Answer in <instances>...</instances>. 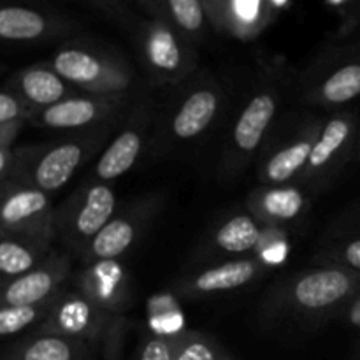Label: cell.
<instances>
[{"label": "cell", "instance_id": "4316f807", "mask_svg": "<svg viewBox=\"0 0 360 360\" xmlns=\"http://www.w3.org/2000/svg\"><path fill=\"white\" fill-rule=\"evenodd\" d=\"M174 338L176 360H236L214 338L195 330H179Z\"/></svg>", "mask_w": 360, "mask_h": 360}, {"label": "cell", "instance_id": "603a6c76", "mask_svg": "<svg viewBox=\"0 0 360 360\" xmlns=\"http://www.w3.org/2000/svg\"><path fill=\"white\" fill-rule=\"evenodd\" d=\"M144 125H146L144 120H141L136 125L122 130L115 141L102 151V157L95 165L97 181H115L134 167L143 151Z\"/></svg>", "mask_w": 360, "mask_h": 360}, {"label": "cell", "instance_id": "f1b7e54d", "mask_svg": "<svg viewBox=\"0 0 360 360\" xmlns=\"http://www.w3.org/2000/svg\"><path fill=\"white\" fill-rule=\"evenodd\" d=\"M323 257L329 262L343 266L360 274V234L341 239L340 243L330 246V250L323 252Z\"/></svg>", "mask_w": 360, "mask_h": 360}, {"label": "cell", "instance_id": "2e32d148", "mask_svg": "<svg viewBox=\"0 0 360 360\" xmlns=\"http://www.w3.org/2000/svg\"><path fill=\"white\" fill-rule=\"evenodd\" d=\"M74 288L83 292L90 301L111 315L123 311L129 306V276L116 260L86 264L74 280Z\"/></svg>", "mask_w": 360, "mask_h": 360}, {"label": "cell", "instance_id": "9a60e30c", "mask_svg": "<svg viewBox=\"0 0 360 360\" xmlns=\"http://www.w3.org/2000/svg\"><path fill=\"white\" fill-rule=\"evenodd\" d=\"M72 30L65 18L37 7L6 4L0 9V37L7 42H39Z\"/></svg>", "mask_w": 360, "mask_h": 360}, {"label": "cell", "instance_id": "484cf974", "mask_svg": "<svg viewBox=\"0 0 360 360\" xmlns=\"http://www.w3.org/2000/svg\"><path fill=\"white\" fill-rule=\"evenodd\" d=\"M171 21L186 39L195 44L207 34V18L200 0H157V14Z\"/></svg>", "mask_w": 360, "mask_h": 360}, {"label": "cell", "instance_id": "d6a6232c", "mask_svg": "<svg viewBox=\"0 0 360 360\" xmlns=\"http://www.w3.org/2000/svg\"><path fill=\"white\" fill-rule=\"evenodd\" d=\"M84 2H88L90 6L101 9L102 13H105L108 16L115 18V20L122 21V23H127L130 28H132L134 23H136V20L130 16L129 11L123 7V4L120 2V0H84Z\"/></svg>", "mask_w": 360, "mask_h": 360}, {"label": "cell", "instance_id": "5bb4252c", "mask_svg": "<svg viewBox=\"0 0 360 360\" xmlns=\"http://www.w3.org/2000/svg\"><path fill=\"white\" fill-rule=\"evenodd\" d=\"M4 90L16 95L34 112L79 95V91L67 83L48 62L25 67L20 72L13 74Z\"/></svg>", "mask_w": 360, "mask_h": 360}, {"label": "cell", "instance_id": "ac0fdd59", "mask_svg": "<svg viewBox=\"0 0 360 360\" xmlns=\"http://www.w3.org/2000/svg\"><path fill=\"white\" fill-rule=\"evenodd\" d=\"M153 206H141L130 210L129 213L115 214L112 220L98 232L83 253L84 264L102 262V260H116L125 255L134 243L141 238L143 227L150 220Z\"/></svg>", "mask_w": 360, "mask_h": 360}, {"label": "cell", "instance_id": "277c9868", "mask_svg": "<svg viewBox=\"0 0 360 360\" xmlns=\"http://www.w3.org/2000/svg\"><path fill=\"white\" fill-rule=\"evenodd\" d=\"M136 34L141 60L157 84H176L195 67L193 42L162 16L136 20Z\"/></svg>", "mask_w": 360, "mask_h": 360}, {"label": "cell", "instance_id": "4dcf8cb0", "mask_svg": "<svg viewBox=\"0 0 360 360\" xmlns=\"http://www.w3.org/2000/svg\"><path fill=\"white\" fill-rule=\"evenodd\" d=\"M139 360H176L172 334H150L141 345Z\"/></svg>", "mask_w": 360, "mask_h": 360}, {"label": "cell", "instance_id": "7a4b0ae2", "mask_svg": "<svg viewBox=\"0 0 360 360\" xmlns=\"http://www.w3.org/2000/svg\"><path fill=\"white\" fill-rule=\"evenodd\" d=\"M105 136V129H94L48 144L20 148L14 151V167L7 181L46 193L58 192L88 157L104 144Z\"/></svg>", "mask_w": 360, "mask_h": 360}, {"label": "cell", "instance_id": "52a82bcc", "mask_svg": "<svg viewBox=\"0 0 360 360\" xmlns=\"http://www.w3.org/2000/svg\"><path fill=\"white\" fill-rule=\"evenodd\" d=\"M360 118L355 112H338L327 120L313 146L308 165L297 178V185L322 188L357 153Z\"/></svg>", "mask_w": 360, "mask_h": 360}, {"label": "cell", "instance_id": "d4e9b609", "mask_svg": "<svg viewBox=\"0 0 360 360\" xmlns=\"http://www.w3.org/2000/svg\"><path fill=\"white\" fill-rule=\"evenodd\" d=\"M271 0H229L227 32L239 39L259 35L276 18Z\"/></svg>", "mask_w": 360, "mask_h": 360}, {"label": "cell", "instance_id": "ba28073f", "mask_svg": "<svg viewBox=\"0 0 360 360\" xmlns=\"http://www.w3.org/2000/svg\"><path fill=\"white\" fill-rule=\"evenodd\" d=\"M0 224L6 234L34 236L51 239L56 231V210L49 193L18 183H2L0 192Z\"/></svg>", "mask_w": 360, "mask_h": 360}, {"label": "cell", "instance_id": "ffe728a7", "mask_svg": "<svg viewBox=\"0 0 360 360\" xmlns=\"http://www.w3.org/2000/svg\"><path fill=\"white\" fill-rule=\"evenodd\" d=\"M306 195L295 185H262L248 195L250 213L266 227H281L295 221L306 210Z\"/></svg>", "mask_w": 360, "mask_h": 360}, {"label": "cell", "instance_id": "83f0119b", "mask_svg": "<svg viewBox=\"0 0 360 360\" xmlns=\"http://www.w3.org/2000/svg\"><path fill=\"white\" fill-rule=\"evenodd\" d=\"M55 299H51L48 302H42V304L7 306V308H0V336H16V334L23 333L25 329H28L32 326L41 327L42 322L48 319Z\"/></svg>", "mask_w": 360, "mask_h": 360}, {"label": "cell", "instance_id": "8992f818", "mask_svg": "<svg viewBox=\"0 0 360 360\" xmlns=\"http://www.w3.org/2000/svg\"><path fill=\"white\" fill-rule=\"evenodd\" d=\"M304 101L313 105L338 108L360 97V46L336 48L308 72Z\"/></svg>", "mask_w": 360, "mask_h": 360}, {"label": "cell", "instance_id": "30bf717a", "mask_svg": "<svg viewBox=\"0 0 360 360\" xmlns=\"http://www.w3.org/2000/svg\"><path fill=\"white\" fill-rule=\"evenodd\" d=\"M111 322V313L104 311L83 292L77 288H63L53 302L48 319L37 327V330L90 343L104 336Z\"/></svg>", "mask_w": 360, "mask_h": 360}, {"label": "cell", "instance_id": "8d00e7d4", "mask_svg": "<svg viewBox=\"0 0 360 360\" xmlns=\"http://www.w3.org/2000/svg\"><path fill=\"white\" fill-rule=\"evenodd\" d=\"M357 155L360 158V123H359V136H357Z\"/></svg>", "mask_w": 360, "mask_h": 360}, {"label": "cell", "instance_id": "7c38bea8", "mask_svg": "<svg viewBox=\"0 0 360 360\" xmlns=\"http://www.w3.org/2000/svg\"><path fill=\"white\" fill-rule=\"evenodd\" d=\"M70 259L65 253L53 252L41 266L13 280L4 281L0 308L7 306L42 304L55 299L70 278Z\"/></svg>", "mask_w": 360, "mask_h": 360}, {"label": "cell", "instance_id": "1f68e13d", "mask_svg": "<svg viewBox=\"0 0 360 360\" xmlns=\"http://www.w3.org/2000/svg\"><path fill=\"white\" fill-rule=\"evenodd\" d=\"M204 11H206L210 23L214 30L225 34L227 32V11L229 0H200Z\"/></svg>", "mask_w": 360, "mask_h": 360}, {"label": "cell", "instance_id": "7402d4cb", "mask_svg": "<svg viewBox=\"0 0 360 360\" xmlns=\"http://www.w3.org/2000/svg\"><path fill=\"white\" fill-rule=\"evenodd\" d=\"M51 253V239L2 232L0 271L6 281L13 280L41 266Z\"/></svg>", "mask_w": 360, "mask_h": 360}, {"label": "cell", "instance_id": "f546056e", "mask_svg": "<svg viewBox=\"0 0 360 360\" xmlns=\"http://www.w3.org/2000/svg\"><path fill=\"white\" fill-rule=\"evenodd\" d=\"M34 111L28 109L20 98L11 91H0V127L6 125H27Z\"/></svg>", "mask_w": 360, "mask_h": 360}, {"label": "cell", "instance_id": "d6986e66", "mask_svg": "<svg viewBox=\"0 0 360 360\" xmlns=\"http://www.w3.org/2000/svg\"><path fill=\"white\" fill-rule=\"evenodd\" d=\"M221 98V90L211 81L192 88L171 116V136L178 141H190L202 136L213 125L220 111Z\"/></svg>", "mask_w": 360, "mask_h": 360}, {"label": "cell", "instance_id": "6da1fadb", "mask_svg": "<svg viewBox=\"0 0 360 360\" xmlns=\"http://www.w3.org/2000/svg\"><path fill=\"white\" fill-rule=\"evenodd\" d=\"M360 294V274L343 266L308 269L281 285L267 302V319L322 322L338 311H347Z\"/></svg>", "mask_w": 360, "mask_h": 360}, {"label": "cell", "instance_id": "836d02e7", "mask_svg": "<svg viewBox=\"0 0 360 360\" xmlns=\"http://www.w3.org/2000/svg\"><path fill=\"white\" fill-rule=\"evenodd\" d=\"M327 2L343 13L348 25L360 23V0H327Z\"/></svg>", "mask_w": 360, "mask_h": 360}, {"label": "cell", "instance_id": "8fae6325", "mask_svg": "<svg viewBox=\"0 0 360 360\" xmlns=\"http://www.w3.org/2000/svg\"><path fill=\"white\" fill-rule=\"evenodd\" d=\"M123 97H98L79 94L34 112L30 125L46 130H84L98 129L120 108Z\"/></svg>", "mask_w": 360, "mask_h": 360}, {"label": "cell", "instance_id": "e575fe53", "mask_svg": "<svg viewBox=\"0 0 360 360\" xmlns=\"http://www.w3.org/2000/svg\"><path fill=\"white\" fill-rule=\"evenodd\" d=\"M347 316H348V320H350V323L360 327V294H359V297L352 302L350 308L347 309Z\"/></svg>", "mask_w": 360, "mask_h": 360}, {"label": "cell", "instance_id": "9c48e42d", "mask_svg": "<svg viewBox=\"0 0 360 360\" xmlns=\"http://www.w3.org/2000/svg\"><path fill=\"white\" fill-rule=\"evenodd\" d=\"M280 97L274 88H262L243 108L232 129L231 144L221 162V171L238 172L259 151L278 112Z\"/></svg>", "mask_w": 360, "mask_h": 360}, {"label": "cell", "instance_id": "e0dca14e", "mask_svg": "<svg viewBox=\"0 0 360 360\" xmlns=\"http://www.w3.org/2000/svg\"><path fill=\"white\" fill-rule=\"evenodd\" d=\"M266 267L267 264L262 259L229 260L220 266L207 267V269L185 278L178 283V290L179 294L188 295V297L238 290V288L255 281L266 271Z\"/></svg>", "mask_w": 360, "mask_h": 360}, {"label": "cell", "instance_id": "44dd1931", "mask_svg": "<svg viewBox=\"0 0 360 360\" xmlns=\"http://www.w3.org/2000/svg\"><path fill=\"white\" fill-rule=\"evenodd\" d=\"M4 360H90L86 341L35 330L11 345Z\"/></svg>", "mask_w": 360, "mask_h": 360}, {"label": "cell", "instance_id": "cb8c5ba5", "mask_svg": "<svg viewBox=\"0 0 360 360\" xmlns=\"http://www.w3.org/2000/svg\"><path fill=\"white\" fill-rule=\"evenodd\" d=\"M262 224L253 214H234L221 221L213 234V245L221 253L243 255L257 252L262 243Z\"/></svg>", "mask_w": 360, "mask_h": 360}, {"label": "cell", "instance_id": "4fadbf2b", "mask_svg": "<svg viewBox=\"0 0 360 360\" xmlns=\"http://www.w3.org/2000/svg\"><path fill=\"white\" fill-rule=\"evenodd\" d=\"M322 127L323 122L309 120L294 136L267 151L266 158L259 167L260 183L267 186H281L297 181L308 165Z\"/></svg>", "mask_w": 360, "mask_h": 360}, {"label": "cell", "instance_id": "3957f363", "mask_svg": "<svg viewBox=\"0 0 360 360\" xmlns=\"http://www.w3.org/2000/svg\"><path fill=\"white\" fill-rule=\"evenodd\" d=\"M49 65L76 90L98 97H127L134 74L118 53L86 41L63 44Z\"/></svg>", "mask_w": 360, "mask_h": 360}, {"label": "cell", "instance_id": "5b68a950", "mask_svg": "<svg viewBox=\"0 0 360 360\" xmlns=\"http://www.w3.org/2000/svg\"><path fill=\"white\" fill-rule=\"evenodd\" d=\"M115 213L116 195L111 186L101 181L88 183L56 210V231L70 248L83 255Z\"/></svg>", "mask_w": 360, "mask_h": 360}, {"label": "cell", "instance_id": "d590c367", "mask_svg": "<svg viewBox=\"0 0 360 360\" xmlns=\"http://www.w3.org/2000/svg\"><path fill=\"white\" fill-rule=\"evenodd\" d=\"M137 2H139L141 6H143L144 9L151 14V16H153V14H157V0H137Z\"/></svg>", "mask_w": 360, "mask_h": 360}]
</instances>
